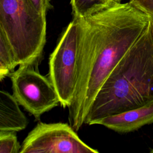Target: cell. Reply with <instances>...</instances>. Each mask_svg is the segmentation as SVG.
Here are the masks:
<instances>
[{
    "label": "cell",
    "mask_w": 153,
    "mask_h": 153,
    "mask_svg": "<svg viewBox=\"0 0 153 153\" xmlns=\"http://www.w3.org/2000/svg\"><path fill=\"white\" fill-rule=\"evenodd\" d=\"M75 19L79 25L76 85L68 110L69 124L78 131L109 75L148 26L150 16L130 2H114Z\"/></svg>",
    "instance_id": "6da1fadb"
},
{
    "label": "cell",
    "mask_w": 153,
    "mask_h": 153,
    "mask_svg": "<svg viewBox=\"0 0 153 153\" xmlns=\"http://www.w3.org/2000/svg\"><path fill=\"white\" fill-rule=\"evenodd\" d=\"M153 101V29L143 33L109 75L97 93L84 124Z\"/></svg>",
    "instance_id": "7a4b0ae2"
},
{
    "label": "cell",
    "mask_w": 153,
    "mask_h": 153,
    "mask_svg": "<svg viewBox=\"0 0 153 153\" xmlns=\"http://www.w3.org/2000/svg\"><path fill=\"white\" fill-rule=\"evenodd\" d=\"M46 15L30 0H0V31L5 36L19 65L34 66L46 42Z\"/></svg>",
    "instance_id": "3957f363"
},
{
    "label": "cell",
    "mask_w": 153,
    "mask_h": 153,
    "mask_svg": "<svg viewBox=\"0 0 153 153\" xmlns=\"http://www.w3.org/2000/svg\"><path fill=\"white\" fill-rule=\"evenodd\" d=\"M78 37V22L74 18L62 34L49 57L48 78L63 108L70 106L75 93Z\"/></svg>",
    "instance_id": "277c9868"
},
{
    "label": "cell",
    "mask_w": 153,
    "mask_h": 153,
    "mask_svg": "<svg viewBox=\"0 0 153 153\" xmlns=\"http://www.w3.org/2000/svg\"><path fill=\"white\" fill-rule=\"evenodd\" d=\"M8 76L13 95L36 120L60 103L59 95L49 78L36 71L34 66L19 65Z\"/></svg>",
    "instance_id": "5b68a950"
},
{
    "label": "cell",
    "mask_w": 153,
    "mask_h": 153,
    "mask_svg": "<svg viewBox=\"0 0 153 153\" xmlns=\"http://www.w3.org/2000/svg\"><path fill=\"white\" fill-rule=\"evenodd\" d=\"M98 153L66 123L39 122L23 140L19 153Z\"/></svg>",
    "instance_id": "8992f818"
},
{
    "label": "cell",
    "mask_w": 153,
    "mask_h": 153,
    "mask_svg": "<svg viewBox=\"0 0 153 153\" xmlns=\"http://www.w3.org/2000/svg\"><path fill=\"white\" fill-rule=\"evenodd\" d=\"M153 123V101L143 106L104 117L94 124L103 126L118 133H128Z\"/></svg>",
    "instance_id": "52a82bcc"
},
{
    "label": "cell",
    "mask_w": 153,
    "mask_h": 153,
    "mask_svg": "<svg viewBox=\"0 0 153 153\" xmlns=\"http://www.w3.org/2000/svg\"><path fill=\"white\" fill-rule=\"evenodd\" d=\"M19 105L13 94L0 91V131L17 132L26 128L29 121Z\"/></svg>",
    "instance_id": "ba28073f"
},
{
    "label": "cell",
    "mask_w": 153,
    "mask_h": 153,
    "mask_svg": "<svg viewBox=\"0 0 153 153\" xmlns=\"http://www.w3.org/2000/svg\"><path fill=\"white\" fill-rule=\"evenodd\" d=\"M114 3L112 0H71L74 18L88 17L102 11Z\"/></svg>",
    "instance_id": "9c48e42d"
},
{
    "label": "cell",
    "mask_w": 153,
    "mask_h": 153,
    "mask_svg": "<svg viewBox=\"0 0 153 153\" xmlns=\"http://www.w3.org/2000/svg\"><path fill=\"white\" fill-rule=\"evenodd\" d=\"M17 65L19 63L11 46L0 31V81L8 76Z\"/></svg>",
    "instance_id": "30bf717a"
},
{
    "label": "cell",
    "mask_w": 153,
    "mask_h": 153,
    "mask_svg": "<svg viewBox=\"0 0 153 153\" xmlns=\"http://www.w3.org/2000/svg\"><path fill=\"white\" fill-rule=\"evenodd\" d=\"M20 148L16 131H0V153H19Z\"/></svg>",
    "instance_id": "8fae6325"
},
{
    "label": "cell",
    "mask_w": 153,
    "mask_h": 153,
    "mask_svg": "<svg viewBox=\"0 0 153 153\" xmlns=\"http://www.w3.org/2000/svg\"><path fill=\"white\" fill-rule=\"evenodd\" d=\"M129 2L145 13L153 16V0H130Z\"/></svg>",
    "instance_id": "7c38bea8"
},
{
    "label": "cell",
    "mask_w": 153,
    "mask_h": 153,
    "mask_svg": "<svg viewBox=\"0 0 153 153\" xmlns=\"http://www.w3.org/2000/svg\"><path fill=\"white\" fill-rule=\"evenodd\" d=\"M36 9L42 14L46 15L47 11L52 8L51 0H30Z\"/></svg>",
    "instance_id": "4fadbf2b"
},
{
    "label": "cell",
    "mask_w": 153,
    "mask_h": 153,
    "mask_svg": "<svg viewBox=\"0 0 153 153\" xmlns=\"http://www.w3.org/2000/svg\"><path fill=\"white\" fill-rule=\"evenodd\" d=\"M150 16V23L152 25V29H153V16Z\"/></svg>",
    "instance_id": "5bb4252c"
},
{
    "label": "cell",
    "mask_w": 153,
    "mask_h": 153,
    "mask_svg": "<svg viewBox=\"0 0 153 153\" xmlns=\"http://www.w3.org/2000/svg\"><path fill=\"white\" fill-rule=\"evenodd\" d=\"M114 2H121V1L123 0H112Z\"/></svg>",
    "instance_id": "9a60e30c"
},
{
    "label": "cell",
    "mask_w": 153,
    "mask_h": 153,
    "mask_svg": "<svg viewBox=\"0 0 153 153\" xmlns=\"http://www.w3.org/2000/svg\"><path fill=\"white\" fill-rule=\"evenodd\" d=\"M151 152H152V153H153V149L151 151Z\"/></svg>",
    "instance_id": "2e32d148"
}]
</instances>
